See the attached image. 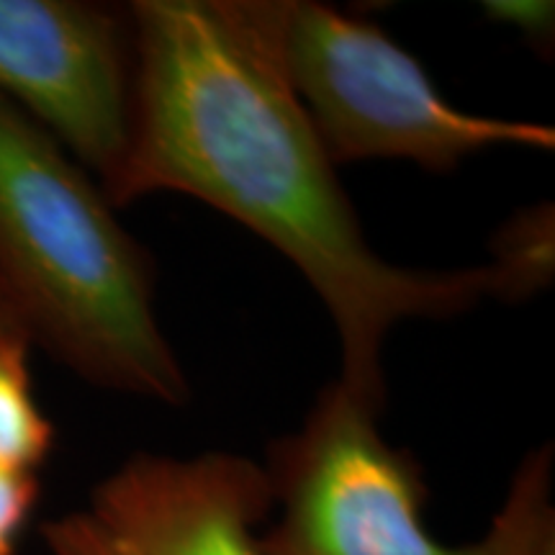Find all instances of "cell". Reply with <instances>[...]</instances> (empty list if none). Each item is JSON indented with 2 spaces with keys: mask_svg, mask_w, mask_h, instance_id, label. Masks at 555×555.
I'll return each instance as SVG.
<instances>
[{
  "mask_svg": "<svg viewBox=\"0 0 555 555\" xmlns=\"http://www.w3.org/2000/svg\"><path fill=\"white\" fill-rule=\"evenodd\" d=\"M335 165L453 172L486 150H553L547 124L470 114L378 26L317 0H237Z\"/></svg>",
  "mask_w": 555,
  "mask_h": 555,
  "instance_id": "277c9868",
  "label": "cell"
},
{
  "mask_svg": "<svg viewBox=\"0 0 555 555\" xmlns=\"http://www.w3.org/2000/svg\"><path fill=\"white\" fill-rule=\"evenodd\" d=\"M532 555H555V527L545 532L535 551H532Z\"/></svg>",
  "mask_w": 555,
  "mask_h": 555,
  "instance_id": "7c38bea8",
  "label": "cell"
},
{
  "mask_svg": "<svg viewBox=\"0 0 555 555\" xmlns=\"http://www.w3.org/2000/svg\"><path fill=\"white\" fill-rule=\"evenodd\" d=\"M13 339H26V343H29V335H26V330L21 327L16 311L11 309L9 298H5L3 291H0V345L13 343Z\"/></svg>",
  "mask_w": 555,
  "mask_h": 555,
  "instance_id": "8fae6325",
  "label": "cell"
},
{
  "mask_svg": "<svg viewBox=\"0 0 555 555\" xmlns=\"http://www.w3.org/2000/svg\"><path fill=\"white\" fill-rule=\"evenodd\" d=\"M483 16L512 26L532 50L551 52L555 39V5L547 0H486Z\"/></svg>",
  "mask_w": 555,
  "mask_h": 555,
  "instance_id": "9c48e42d",
  "label": "cell"
},
{
  "mask_svg": "<svg viewBox=\"0 0 555 555\" xmlns=\"http://www.w3.org/2000/svg\"><path fill=\"white\" fill-rule=\"evenodd\" d=\"M384 406L332 380L304 425L268 448L266 555H532L555 527L551 442L522 457L486 535L448 545L425 522L420 461L380 433Z\"/></svg>",
  "mask_w": 555,
  "mask_h": 555,
  "instance_id": "3957f363",
  "label": "cell"
},
{
  "mask_svg": "<svg viewBox=\"0 0 555 555\" xmlns=\"http://www.w3.org/2000/svg\"><path fill=\"white\" fill-rule=\"evenodd\" d=\"M127 11L131 127L108 201L183 193L266 240L330 311L339 384L386 401L391 330L489 301V268L414 270L367 245L337 165L237 0H134Z\"/></svg>",
  "mask_w": 555,
  "mask_h": 555,
  "instance_id": "6da1fadb",
  "label": "cell"
},
{
  "mask_svg": "<svg viewBox=\"0 0 555 555\" xmlns=\"http://www.w3.org/2000/svg\"><path fill=\"white\" fill-rule=\"evenodd\" d=\"M134 37L127 9L0 0V99L24 111L103 185L131 127Z\"/></svg>",
  "mask_w": 555,
  "mask_h": 555,
  "instance_id": "8992f818",
  "label": "cell"
},
{
  "mask_svg": "<svg viewBox=\"0 0 555 555\" xmlns=\"http://www.w3.org/2000/svg\"><path fill=\"white\" fill-rule=\"evenodd\" d=\"M270 481L253 457L134 453L41 525L50 555H266Z\"/></svg>",
  "mask_w": 555,
  "mask_h": 555,
  "instance_id": "5b68a950",
  "label": "cell"
},
{
  "mask_svg": "<svg viewBox=\"0 0 555 555\" xmlns=\"http://www.w3.org/2000/svg\"><path fill=\"white\" fill-rule=\"evenodd\" d=\"M491 298L525 304L545 294L555 278V206L553 201L512 214L491 237Z\"/></svg>",
  "mask_w": 555,
  "mask_h": 555,
  "instance_id": "52a82bcc",
  "label": "cell"
},
{
  "mask_svg": "<svg viewBox=\"0 0 555 555\" xmlns=\"http://www.w3.org/2000/svg\"><path fill=\"white\" fill-rule=\"evenodd\" d=\"M39 499V478L26 470L0 468V555H13L18 535Z\"/></svg>",
  "mask_w": 555,
  "mask_h": 555,
  "instance_id": "30bf717a",
  "label": "cell"
},
{
  "mask_svg": "<svg viewBox=\"0 0 555 555\" xmlns=\"http://www.w3.org/2000/svg\"><path fill=\"white\" fill-rule=\"evenodd\" d=\"M26 339L0 345V468L37 474L54 448V427L34 397Z\"/></svg>",
  "mask_w": 555,
  "mask_h": 555,
  "instance_id": "ba28073f",
  "label": "cell"
},
{
  "mask_svg": "<svg viewBox=\"0 0 555 555\" xmlns=\"http://www.w3.org/2000/svg\"><path fill=\"white\" fill-rule=\"evenodd\" d=\"M0 291L31 347L90 386L185 404L191 384L159 327L155 266L101 183L0 99Z\"/></svg>",
  "mask_w": 555,
  "mask_h": 555,
  "instance_id": "7a4b0ae2",
  "label": "cell"
}]
</instances>
